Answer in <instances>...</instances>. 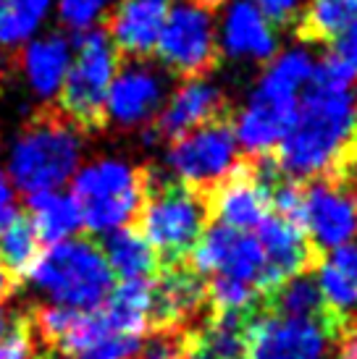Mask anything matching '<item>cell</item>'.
Listing matches in <instances>:
<instances>
[{
    "label": "cell",
    "instance_id": "obj_8",
    "mask_svg": "<svg viewBox=\"0 0 357 359\" xmlns=\"http://www.w3.org/2000/svg\"><path fill=\"white\" fill-rule=\"evenodd\" d=\"M223 0H178L169 6L155 42L160 63L184 79L205 76L219 60L216 11Z\"/></svg>",
    "mask_w": 357,
    "mask_h": 359
},
{
    "label": "cell",
    "instance_id": "obj_2",
    "mask_svg": "<svg viewBox=\"0 0 357 359\" xmlns=\"http://www.w3.org/2000/svg\"><path fill=\"white\" fill-rule=\"evenodd\" d=\"M139 233L155 250L160 265L187 262L210 223L208 191L195 189L166 170H145Z\"/></svg>",
    "mask_w": 357,
    "mask_h": 359
},
{
    "label": "cell",
    "instance_id": "obj_26",
    "mask_svg": "<svg viewBox=\"0 0 357 359\" xmlns=\"http://www.w3.org/2000/svg\"><path fill=\"white\" fill-rule=\"evenodd\" d=\"M357 19V0H313L299 16L297 37L302 42H334Z\"/></svg>",
    "mask_w": 357,
    "mask_h": 359
},
{
    "label": "cell",
    "instance_id": "obj_16",
    "mask_svg": "<svg viewBox=\"0 0 357 359\" xmlns=\"http://www.w3.org/2000/svg\"><path fill=\"white\" fill-rule=\"evenodd\" d=\"M226 100L223 92L205 81V76L200 79H187L169 97V102L158 110L155 121L150 123V129L155 131L158 140H178L181 134L197 129L205 121H213L219 116H226Z\"/></svg>",
    "mask_w": 357,
    "mask_h": 359
},
{
    "label": "cell",
    "instance_id": "obj_14",
    "mask_svg": "<svg viewBox=\"0 0 357 359\" xmlns=\"http://www.w3.org/2000/svg\"><path fill=\"white\" fill-rule=\"evenodd\" d=\"M208 202L210 218L216 215L219 223L237 231H255L271 215L268 189L255 179L249 158L237 163V168L208 191Z\"/></svg>",
    "mask_w": 357,
    "mask_h": 359
},
{
    "label": "cell",
    "instance_id": "obj_31",
    "mask_svg": "<svg viewBox=\"0 0 357 359\" xmlns=\"http://www.w3.org/2000/svg\"><path fill=\"white\" fill-rule=\"evenodd\" d=\"M34 351V333L27 320H13L11 330L0 339V359H30Z\"/></svg>",
    "mask_w": 357,
    "mask_h": 359
},
{
    "label": "cell",
    "instance_id": "obj_15",
    "mask_svg": "<svg viewBox=\"0 0 357 359\" xmlns=\"http://www.w3.org/2000/svg\"><path fill=\"white\" fill-rule=\"evenodd\" d=\"M255 231H258L255 236H258L263 255H266L263 297L292 276L316 268V250H313L305 229L289 223L281 215H266V220Z\"/></svg>",
    "mask_w": 357,
    "mask_h": 359
},
{
    "label": "cell",
    "instance_id": "obj_24",
    "mask_svg": "<svg viewBox=\"0 0 357 359\" xmlns=\"http://www.w3.org/2000/svg\"><path fill=\"white\" fill-rule=\"evenodd\" d=\"M263 309L281 318H326L331 315L323 302L318 278L310 270L278 283L276 289L263 297Z\"/></svg>",
    "mask_w": 357,
    "mask_h": 359
},
{
    "label": "cell",
    "instance_id": "obj_36",
    "mask_svg": "<svg viewBox=\"0 0 357 359\" xmlns=\"http://www.w3.org/2000/svg\"><path fill=\"white\" fill-rule=\"evenodd\" d=\"M13 320H16V318H11L8 309L0 307V339H3V336H6V333L11 330V325H13Z\"/></svg>",
    "mask_w": 357,
    "mask_h": 359
},
{
    "label": "cell",
    "instance_id": "obj_28",
    "mask_svg": "<svg viewBox=\"0 0 357 359\" xmlns=\"http://www.w3.org/2000/svg\"><path fill=\"white\" fill-rule=\"evenodd\" d=\"M192 330L187 328H158L145 344H139L137 359H189Z\"/></svg>",
    "mask_w": 357,
    "mask_h": 359
},
{
    "label": "cell",
    "instance_id": "obj_38",
    "mask_svg": "<svg viewBox=\"0 0 357 359\" xmlns=\"http://www.w3.org/2000/svg\"><path fill=\"white\" fill-rule=\"evenodd\" d=\"M30 359H37V357H30Z\"/></svg>",
    "mask_w": 357,
    "mask_h": 359
},
{
    "label": "cell",
    "instance_id": "obj_35",
    "mask_svg": "<svg viewBox=\"0 0 357 359\" xmlns=\"http://www.w3.org/2000/svg\"><path fill=\"white\" fill-rule=\"evenodd\" d=\"M13 276H11L8 270L3 268V265H0V299H3V297H8L11 294V289H13Z\"/></svg>",
    "mask_w": 357,
    "mask_h": 359
},
{
    "label": "cell",
    "instance_id": "obj_4",
    "mask_svg": "<svg viewBox=\"0 0 357 359\" xmlns=\"http://www.w3.org/2000/svg\"><path fill=\"white\" fill-rule=\"evenodd\" d=\"M82 150L84 142L79 126H74L69 118L42 116L24 126V131L13 140L6 176L13 189L24 191L27 197L60 189L82 165Z\"/></svg>",
    "mask_w": 357,
    "mask_h": 359
},
{
    "label": "cell",
    "instance_id": "obj_13",
    "mask_svg": "<svg viewBox=\"0 0 357 359\" xmlns=\"http://www.w3.org/2000/svg\"><path fill=\"white\" fill-rule=\"evenodd\" d=\"M166 79L158 69L142 60L126 63L116 71L105 97V121L119 129H139L155 121L163 108Z\"/></svg>",
    "mask_w": 357,
    "mask_h": 359
},
{
    "label": "cell",
    "instance_id": "obj_5",
    "mask_svg": "<svg viewBox=\"0 0 357 359\" xmlns=\"http://www.w3.org/2000/svg\"><path fill=\"white\" fill-rule=\"evenodd\" d=\"M27 280L48 297L50 304L77 312L103 307L113 289V273L100 247L77 236L42 250L27 273Z\"/></svg>",
    "mask_w": 357,
    "mask_h": 359
},
{
    "label": "cell",
    "instance_id": "obj_37",
    "mask_svg": "<svg viewBox=\"0 0 357 359\" xmlns=\"http://www.w3.org/2000/svg\"><path fill=\"white\" fill-rule=\"evenodd\" d=\"M347 147H349V150H352V152H355V155H357V123H355V131H352V140H349V144H347Z\"/></svg>",
    "mask_w": 357,
    "mask_h": 359
},
{
    "label": "cell",
    "instance_id": "obj_32",
    "mask_svg": "<svg viewBox=\"0 0 357 359\" xmlns=\"http://www.w3.org/2000/svg\"><path fill=\"white\" fill-rule=\"evenodd\" d=\"M255 6L268 19V24H289L297 16L299 0H255Z\"/></svg>",
    "mask_w": 357,
    "mask_h": 359
},
{
    "label": "cell",
    "instance_id": "obj_25",
    "mask_svg": "<svg viewBox=\"0 0 357 359\" xmlns=\"http://www.w3.org/2000/svg\"><path fill=\"white\" fill-rule=\"evenodd\" d=\"M40 244L24 212L11 208L0 215V265L13 278H27L34 259L40 257Z\"/></svg>",
    "mask_w": 357,
    "mask_h": 359
},
{
    "label": "cell",
    "instance_id": "obj_18",
    "mask_svg": "<svg viewBox=\"0 0 357 359\" xmlns=\"http://www.w3.org/2000/svg\"><path fill=\"white\" fill-rule=\"evenodd\" d=\"M71 58H74V42L60 32L37 34L24 45L21 74L37 100H58L63 81L69 76Z\"/></svg>",
    "mask_w": 357,
    "mask_h": 359
},
{
    "label": "cell",
    "instance_id": "obj_23",
    "mask_svg": "<svg viewBox=\"0 0 357 359\" xmlns=\"http://www.w3.org/2000/svg\"><path fill=\"white\" fill-rule=\"evenodd\" d=\"M27 208H30L27 218H30L37 239L48 247L58 244V241L74 239L77 231L82 229V215L74 197L58 189L30 194Z\"/></svg>",
    "mask_w": 357,
    "mask_h": 359
},
{
    "label": "cell",
    "instance_id": "obj_34",
    "mask_svg": "<svg viewBox=\"0 0 357 359\" xmlns=\"http://www.w3.org/2000/svg\"><path fill=\"white\" fill-rule=\"evenodd\" d=\"M13 184H11V179L6 176V170L0 168V215L6 212V210H11V208H16L13 205Z\"/></svg>",
    "mask_w": 357,
    "mask_h": 359
},
{
    "label": "cell",
    "instance_id": "obj_12",
    "mask_svg": "<svg viewBox=\"0 0 357 359\" xmlns=\"http://www.w3.org/2000/svg\"><path fill=\"white\" fill-rule=\"evenodd\" d=\"M189 265L200 276H226L249 283L263 294L266 255L258 236L249 231L228 229L223 223L208 226L189 255Z\"/></svg>",
    "mask_w": 357,
    "mask_h": 359
},
{
    "label": "cell",
    "instance_id": "obj_11",
    "mask_svg": "<svg viewBox=\"0 0 357 359\" xmlns=\"http://www.w3.org/2000/svg\"><path fill=\"white\" fill-rule=\"evenodd\" d=\"M305 218L302 229L313 250L331 252L357 236V184L326 170L305 187Z\"/></svg>",
    "mask_w": 357,
    "mask_h": 359
},
{
    "label": "cell",
    "instance_id": "obj_22",
    "mask_svg": "<svg viewBox=\"0 0 357 359\" xmlns=\"http://www.w3.org/2000/svg\"><path fill=\"white\" fill-rule=\"evenodd\" d=\"M100 252L108 262L110 273L124 280L150 278L160 268V259L155 250L150 247V241L131 226L105 233Z\"/></svg>",
    "mask_w": 357,
    "mask_h": 359
},
{
    "label": "cell",
    "instance_id": "obj_30",
    "mask_svg": "<svg viewBox=\"0 0 357 359\" xmlns=\"http://www.w3.org/2000/svg\"><path fill=\"white\" fill-rule=\"evenodd\" d=\"M139 349V339L121 336V333H108L89 349L77 354L74 359H134Z\"/></svg>",
    "mask_w": 357,
    "mask_h": 359
},
{
    "label": "cell",
    "instance_id": "obj_29",
    "mask_svg": "<svg viewBox=\"0 0 357 359\" xmlns=\"http://www.w3.org/2000/svg\"><path fill=\"white\" fill-rule=\"evenodd\" d=\"M58 11V19L63 27L74 32H84L98 27V21L108 13L110 0H56L53 3Z\"/></svg>",
    "mask_w": 357,
    "mask_h": 359
},
{
    "label": "cell",
    "instance_id": "obj_19",
    "mask_svg": "<svg viewBox=\"0 0 357 359\" xmlns=\"http://www.w3.org/2000/svg\"><path fill=\"white\" fill-rule=\"evenodd\" d=\"M169 13V0H121L110 16L108 34L116 50L131 58H148Z\"/></svg>",
    "mask_w": 357,
    "mask_h": 359
},
{
    "label": "cell",
    "instance_id": "obj_3",
    "mask_svg": "<svg viewBox=\"0 0 357 359\" xmlns=\"http://www.w3.org/2000/svg\"><path fill=\"white\" fill-rule=\"evenodd\" d=\"M316 58L302 48L281 53L266 69L234 123L237 144L247 152V158L268 155L273 147H278L297 113L299 90L310 84Z\"/></svg>",
    "mask_w": 357,
    "mask_h": 359
},
{
    "label": "cell",
    "instance_id": "obj_27",
    "mask_svg": "<svg viewBox=\"0 0 357 359\" xmlns=\"http://www.w3.org/2000/svg\"><path fill=\"white\" fill-rule=\"evenodd\" d=\"M56 0H0V45L24 48L37 37Z\"/></svg>",
    "mask_w": 357,
    "mask_h": 359
},
{
    "label": "cell",
    "instance_id": "obj_17",
    "mask_svg": "<svg viewBox=\"0 0 357 359\" xmlns=\"http://www.w3.org/2000/svg\"><path fill=\"white\" fill-rule=\"evenodd\" d=\"M158 280H152V309L150 325L155 328H184L205 307V283L189 262L160 265Z\"/></svg>",
    "mask_w": 357,
    "mask_h": 359
},
{
    "label": "cell",
    "instance_id": "obj_20",
    "mask_svg": "<svg viewBox=\"0 0 357 359\" xmlns=\"http://www.w3.org/2000/svg\"><path fill=\"white\" fill-rule=\"evenodd\" d=\"M221 45L226 55L247 60H268L278 48L271 24L252 0H237L228 6Z\"/></svg>",
    "mask_w": 357,
    "mask_h": 359
},
{
    "label": "cell",
    "instance_id": "obj_33",
    "mask_svg": "<svg viewBox=\"0 0 357 359\" xmlns=\"http://www.w3.org/2000/svg\"><path fill=\"white\" fill-rule=\"evenodd\" d=\"M342 60H347L352 69H357V19L334 40V50Z\"/></svg>",
    "mask_w": 357,
    "mask_h": 359
},
{
    "label": "cell",
    "instance_id": "obj_21",
    "mask_svg": "<svg viewBox=\"0 0 357 359\" xmlns=\"http://www.w3.org/2000/svg\"><path fill=\"white\" fill-rule=\"evenodd\" d=\"M100 315L113 333L142 339V333L150 328V309H152V280H121L113 286L108 299L103 302Z\"/></svg>",
    "mask_w": 357,
    "mask_h": 359
},
{
    "label": "cell",
    "instance_id": "obj_10",
    "mask_svg": "<svg viewBox=\"0 0 357 359\" xmlns=\"http://www.w3.org/2000/svg\"><path fill=\"white\" fill-rule=\"evenodd\" d=\"M239 144L234 137L231 116L205 121L197 129L181 134L171 142L166 163L169 173L189 187L210 191L226 179L239 163Z\"/></svg>",
    "mask_w": 357,
    "mask_h": 359
},
{
    "label": "cell",
    "instance_id": "obj_7",
    "mask_svg": "<svg viewBox=\"0 0 357 359\" xmlns=\"http://www.w3.org/2000/svg\"><path fill=\"white\" fill-rule=\"evenodd\" d=\"M119 71V50L108 29L92 27L77 32L74 58L63 81L58 102L66 118L79 129H98L105 123V97Z\"/></svg>",
    "mask_w": 357,
    "mask_h": 359
},
{
    "label": "cell",
    "instance_id": "obj_1",
    "mask_svg": "<svg viewBox=\"0 0 357 359\" xmlns=\"http://www.w3.org/2000/svg\"><path fill=\"white\" fill-rule=\"evenodd\" d=\"M355 123L357 97L352 90H328L310 81L273 160L287 179H316L344 152Z\"/></svg>",
    "mask_w": 357,
    "mask_h": 359
},
{
    "label": "cell",
    "instance_id": "obj_9",
    "mask_svg": "<svg viewBox=\"0 0 357 359\" xmlns=\"http://www.w3.org/2000/svg\"><path fill=\"white\" fill-rule=\"evenodd\" d=\"M344 325L337 315L281 318L260 309L247 330L245 354L249 359H331Z\"/></svg>",
    "mask_w": 357,
    "mask_h": 359
},
{
    "label": "cell",
    "instance_id": "obj_6",
    "mask_svg": "<svg viewBox=\"0 0 357 359\" xmlns=\"http://www.w3.org/2000/svg\"><path fill=\"white\" fill-rule=\"evenodd\" d=\"M71 197L89 233H110L129 226L145 200V170L119 158H100L79 165L71 176Z\"/></svg>",
    "mask_w": 357,
    "mask_h": 359
}]
</instances>
